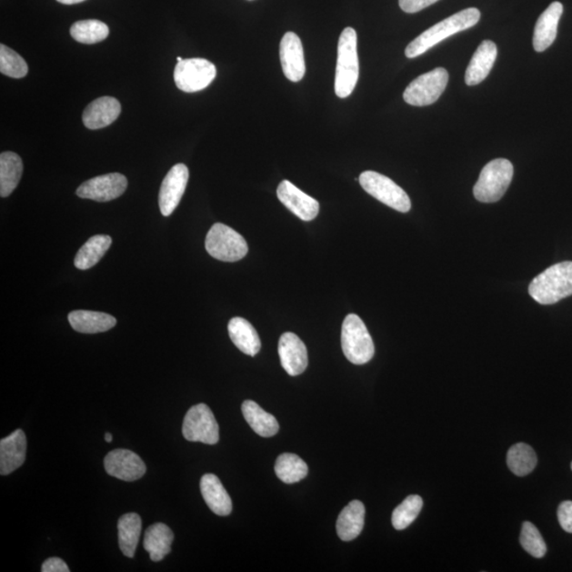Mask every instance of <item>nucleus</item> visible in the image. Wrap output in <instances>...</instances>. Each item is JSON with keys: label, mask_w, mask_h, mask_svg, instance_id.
<instances>
[{"label": "nucleus", "mask_w": 572, "mask_h": 572, "mask_svg": "<svg viewBox=\"0 0 572 572\" xmlns=\"http://www.w3.org/2000/svg\"><path fill=\"white\" fill-rule=\"evenodd\" d=\"M126 188L127 179L125 176L120 173H109V175L96 176L83 183L76 190V196L105 203L124 195Z\"/></svg>", "instance_id": "obj_11"}, {"label": "nucleus", "mask_w": 572, "mask_h": 572, "mask_svg": "<svg viewBox=\"0 0 572 572\" xmlns=\"http://www.w3.org/2000/svg\"><path fill=\"white\" fill-rule=\"evenodd\" d=\"M183 435L191 442L216 445L220 440L218 424L207 405L197 404L188 410L183 423Z\"/></svg>", "instance_id": "obj_10"}, {"label": "nucleus", "mask_w": 572, "mask_h": 572, "mask_svg": "<svg viewBox=\"0 0 572 572\" xmlns=\"http://www.w3.org/2000/svg\"><path fill=\"white\" fill-rule=\"evenodd\" d=\"M282 70L289 81L299 82L306 75L304 47L297 35L287 32L280 43Z\"/></svg>", "instance_id": "obj_14"}, {"label": "nucleus", "mask_w": 572, "mask_h": 572, "mask_svg": "<svg viewBox=\"0 0 572 572\" xmlns=\"http://www.w3.org/2000/svg\"><path fill=\"white\" fill-rule=\"evenodd\" d=\"M120 114L121 105L117 99L113 96H101L87 105L83 112L82 120L89 130H100L111 125Z\"/></svg>", "instance_id": "obj_17"}, {"label": "nucleus", "mask_w": 572, "mask_h": 572, "mask_svg": "<svg viewBox=\"0 0 572 572\" xmlns=\"http://www.w3.org/2000/svg\"><path fill=\"white\" fill-rule=\"evenodd\" d=\"M497 57V47L492 41H484L474 54L466 73V83L468 86L480 85L490 74Z\"/></svg>", "instance_id": "obj_20"}, {"label": "nucleus", "mask_w": 572, "mask_h": 572, "mask_svg": "<svg viewBox=\"0 0 572 572\" xmlns=\"http://www.w3.org/2000/svg\"><path fill=\"white\" fill-rule=\"evenodd\" d=\"M277 196L279 201L302 221H313L319 214L320 206L316 199L306 195L291 182H282Z\"/></svg>", "instance_id": "obj_15"}, {"label": "nucleus", "mask_w": 572, "mask_h": 572, "mask_svg": "<svg viewBox=\"0 0 572 572\" xmlns=\"http://www.w3.org/2000/svg\"><path fill=\"white\" fill-rule=\"evenodd\" d=\"M43 572H68L67 564L59 557H50L42 567Z\"/></svg>", "instance_id": "obj_38"}, {"label": "nucleus", "mask_w": 572, "mask_h": 572, "mask_svg": "<svg viewBox=\"0 0 572 572\" xmlns=\"http://www.w3.org/2000/svg\"><path fill=\"white\" fill-rule=\"evenodd\" d=\"M105 467L109 477L124 481L138 480L146 472L144 460L136 453L122 448L106 455Z\"/></svg>", "instance_id": "obj_13"}, {"label": "nucleus", "mask_w": 572, "mask_h": 572, "mask_svg": "<svg viewBox=\"0 0 572 572\" xmlns=\"http://www.w3.org/2000/svg\"><path fill=\"white\" fill-rule=\"evenodd\" d=\"M437 2L439 0H398L401 9L406 13L420 12Z\"/></svg>", "instance_id": "obj_37"}, {"label": "nucleus", "mask_w": 572, "mask_h": 572, "mask_svg": "<svg viewBox=\"0 0 572 572\" xmlns=\"http://www.w3.org/2000/svg\"><path fill=\"white\" fill-rule=\"evenodd\" d=\"M189 181L187 166L177 164L172 166L164 178L159 191V208L164 216H170L177 208Z\"/></svg>", "instance_id": "obj_12"}, {"label": "nucleus", "mask_w": 572, "mask_h": 572, "mask_svg": "<svg viewBox=\"0 0 572 572\" xmlns=\"http://www.w3.org/2000/svg\"><path fill=\"white\" fill-rule=\"evenodd\" d=\"M563 15V5L552 3L538 17L533 35V47L537 53H543L556 41L558 23Z\"/></svg>", "instance_id": "obj_19"}, {"label": "nucleus", "mask_w": 572, "mask_h": 572, "mask_svg": "<svg viewBox=\"0 0 572 572\" xmlns=\"http://www.w3.org/2000/svg\"><path fill=\"white\" fill-rule=\"evenodd\" d=\"M205 246L211 256L223 262L240 261L248 253L246 239L235 229L221 223L211 227L206 236Z\"/></svg>", "instance_id": "obj_6"}, {"label": "nucleus", "mask_w": 572, "mask_h": 572, "mask_svg": "<svg viewBox=\"0 0 572 572\" xmlns=\"http://www.w3.org/2000/svg\"><path fill=\"white\" fill-rule=\"evenodd\" d=\"M56 2H59L60 4H63V5H75V4H81L83 2H85V0H56Z\"/></svg>", "instance_id": "obj_39"}, {"label": "nucleus", "mask_w": 572, "mask_h": 572, "mask_svg": "<svg viewBox=\"0 0 572 572\" xmlns=\"http://www.w3.org/2000/svg\"><path fill=\"white\" fill-rule=\"evenodd\" d=\"M529 294L539 305H555L572 295V262L557 263L532 280Z\"/></svg>", "instance_id": "obj_2"}, {"label": "nucleus", "mask_w": 572, "mask_h": 572, "mask_svg": "<svg viewBox=\"0 0 572 572\" xmlns=\"http://www.w3.org/2000/svg\"><path fill=\"white\" fill-rule=\"evenodd\" d=\"M201 492L205 503L216 516L227 517L233 511V501L216 475H204L201 479Z\"/></svg>", "instance_id": "obj_21"}, {"label": "nucleus", "mask_w": 572, "mask_h": 572, "mask_svg": "<svg viewBox=\"0 0 572 572\" xmlns=\"http://www.w3.org/2000/svg\"><path fill=\"white\" fill-rule=\"evenodd\" d=\"M27 453V438L22 429L0 441V474L6 477L22 467Z\"/></svg>", "instance_id": "obj_18"}, {"label": "nucleus", "mask_w": 572, "mask_h": 572, "mask_svg": "<svg viewBox=\"0 0 572 572\" xmlns=\"http://www.w3.org/2000/svg\"><path fill=\"white\" fill-rule=\"evenodd\" d=\"M141 517L136 513H127L118 520L119 546L127 557H134L139 543L141 528H143Z\"/></svg>", "instance_id": "obj_28"}, {"label": "nucleus", "mask_w": 572, "mask_h": 572, "mask_svg": "<svg viewBox=\"0 0 572 572\" xmlns=\"http://www.w3.org/2000/svg\"><path fill=\"white\" fill-rule=\"evenodd\" d=\"M342 346L345 356L355 365L367 364L375 356L374 340L356 314H349L344 320Z\"/></svg>", "instance_id": "obj_5"}, {"label": "nucleus", "mask_w": 572, "mask_h": 572, "mask_svg": "<svg viewBox=\"0 0 572 572\" xmlns=\"http://www.w3.org/2000/svg\"><path fill=\"white\" fill-rule=\"evenodd\" d=\"M279 356L282 367L289 376L304 374L308 358L306 346L302 340L291 332H286L279 340Z\"/></svg>", "instance_id": "obj_16"}, {"label": "nucleus", "mask_w": 572, "mask_h": 572, "mask_svg": "<svg viewBox=\"0 0 572 572\" xmlns=\"http://www.w3.org/2000/svg\"><path fill=\"white\" fill-rule=\"evenodd\" d=\"M365 506L362 501L352 500L340 512L336 530L340 539L344 542H350L361 535L365 525Z\"/></svg>", "instance_id": "obj_22"}, {"label": "nucleus", "mask_w": 572, "mask_h": 572, "mask_svg": "<svg viewBox=\"0 0 572 572\" xmlns=\"http://www.w3.org/2000/svg\"><path fill=\"white\" fill-rule=\"evenodd\" d=\"M112 237L105 235L94 236L83 246L75 258V266L86 271L94 267L112 246Z\"/></svg>", "instance_id": "obj_29"}, {"label": "nucleus", "mask_w": 572, "mask_h": 572, "mask_svg": "<svg viewBox=\"0 0 572 572\" xmlns=\"http://www.w3.org/2000/svg\"><path fill=\"white\" fill-rule=\"evenodd\" d=\"M557 518L563 530L572 533V501H563L557 509Z\"/></svg>", "instance_id": "obj_36"}, {"label": "nucleus", "mask_w": 572, "mask_h": 572, "mask_svg": "<svg viewBox=\"0 0 572 572\" xmlns=\"http://www.w3.org/2000/svg\"><path fill=\"white\" fill-rule=\"evenodd\" d=\"M68 320L75 331L85 334L106 332L117 324L112 315L83 310L70 312Z\"/></svg>", "instance_id": "obj_24"}, {"label": "nucleus", "mask_w": 572, "mask_h": 572, "mask_svg": "<svg viewBox=\"0 0 572 572\" xmlns=\"http://www.w3.org/2000/svg\"><path fill=\"white\" fill-rule=\"evenodd\" d=\"M275 472L285 484H296L306 477L308 467L304 460L295 454H282L276 461Z\"/></svg>", "instance_id": "obj_31"}, {"label": "nucleus", "mask_w": 572, "mask_h": 572, "mask_svg": "<svg viewBox=\"0 0 572 572\" xmlns=\"http://www.w3.org/2000/svg\"><path fill=\"white\" fill-rule=\"evenodd\" d=\"M105 441L108 443H111L113 441V435L106 433L105 436Z\"/></svg>", "instance_id": "obj_40"}, {"label": "nucleus", "mask_w": 572, "mask_h": 572, "mask_svg": "<svg viewBox=\"0 0 572 572\" xmlns=\"http://www.w3.org/2000/svg\"><path fill=\"white\" fill-rule=\"evenodd\" d=\"M74 40L81 44L93 45L106 40L109 35L108 25L96 19H86L75 23L70 28Z\"/></svg>", "instance_id": "obj_32"}, {"label": "nucleus", "mask_w": 572, "mask_h": 572, "mask_svg": "<svg viewBox=\"0 0 572 572\" xmlns=\"http://www.w3.org/2000/svg\"><path fill=\"white\" fill-rule=\"evenodd\" d=\"M448 78L447 69L441 67L420 75L405 89L404 101L413 106L434 105L446 91Z\"/></svg>", "instance_id": "obj_8"}, {"label": "nucleus", "mask_w": 572, "mask_h": 572, "mask_svg": "<svg viewBox=\"0 0 572 572\" xmlns=\"http://www.w3.org/2000/svg\"><path fill=\"white\" fill-rule=\"evenodd\" d=\"M363 189L388 207L406 214L411 208L410 198L400 186L375 171L363 172L358 178Z\"/></svg>", "instance_id": "obj_7"}, {"label": "nucleus", "mask_w": 572, "mask_h": 572, "mask_svg": "<svg viewBox=\"0 0 572 572\" xmlns=\"http://www.w3.org/2000/svg\"><path fill=\"white\" fill-rule=\"evenodd\" d=\"M242 413L248 426L261 437H273L279 432V423L276 417L266 413L258 404L247 400L242 404Z\"/></svg>", "instance_id": "obj_26"}, {"label": "nucleus", "mask_w": 572, "mask_h": 572, "mask_svg": "<svg viewBox=\"0 0 572 572\" xmlns=\"http://www.w3.org/2000/svg\"><path fill=\"white\" fill-rule=\"evenodd\" d=\"M479 19L480 11L477 8H468L456 13V15L436 24L432 28L424 31L421 35L415 38L405 50V55L408 59H415L416 56L426 54L437 44L445 41L446 38L474 27Z\"/></svg>", "instance_id": "obj_1"}, {"label": "nucleus", "mask_w": 572, "mask_h": 572, "mask_svg": "<svg viewBox=\"0 0 572 572\" xmlns=\"http://www.w3.org/2000/svg\"><path fill=\"white\" fill-rule=\"evenodd\" d=\"M507 465L517 477H526L533 472L537 465V454L526 443H517L507 454Z\"/></svg>", "instance_id": "obj_30"}, {"label": "nucleus", "mask_w": 572, "mask_h": 572, "mask_svg": "<svg viewBox=\"0 0 572 572\" xmlns=\"http://www.w3.org/2000/svg\"><path fill=\"white\" fill-rule=\"evenodd\" d=\"M513 173V165L509 160L504 158L492 160L482 169L473 190L474 196L481 203L498 202L509 188Z\"/></svg>", "instance_id": "obj_4"}, {"label": "nucleus", "mask_w": 572, "mask_h": 572, "mask_svg": "<svg viewBox=\"0 0 572 572\" xmlns=\"http://www.w3.org/2000/svg\"><path fill=\"white\" fill-rule=\"evenodd\" d=\"M230 339L244 355L255 356L261 350V340L252 324L246 319L235 317L229 321Z\"/></svg>", "instance_id": "obj_23"}, {"label": "nucleus", "mask_w": 572, "mask_h": 572, "mask_svg": "<svg viewBox=\"0 0 572 572\" xmlns=\"http://www.w3.org/2000/svg\"><path fill=\"white\" fill-rule=\"evenodd\" d=\"M216 76L215 64L201 57L177 62L175 69L176 85L185 93L203 91L214 82Z\"/></svg>", "instance_id": "obj_9"}, {"label": "nucleus", "mask_w": 572, "mask_h": 572, "mask_svg": "<svg viewBox=\"0 0 572 572\" xmlns=\"http://www.w3.org/2000/svg\"><path fill=\"white\" fill-rule=\"evenodd\" d=\"M359 62L357 35L353 28H346L339 36L336 75V94L338 98L349 96L357 85Z\"/></svg>", "instance_id": "obj_3"}, {"label": "nucleus", "mask_w": 572, "mask_h": 572, "mask_svg": "<svg viewBox=\"0 0 572 572\" xmlns=\"http://www.w3.org/2000/svg\"><path fill=\"white\" fill-rule=\"evenodd\" d=\"M175 541V533L168 526L158 523L146 529L144 547L149 552L153 562H160L171 552V546Z\"/></svg>", "instance_id": "obj_25"}, {"label": "nucleus", "mask_w": 572, "mask_h": 572, "mask_svg": "<svg viewBox=\"0 0 572 572\" xmlns=\"http://www.w3.org/2000/svg\"><path fill=\"white\" fill-rule=\"evenodd\" d=\"M22 158L15 152H3L0 156V196L8 197L21 182Z\"/></svg>", "instance_id": "obj_27"}, {"label": "nucleus", "mask_w": 572, "mask_h": 572, "mask_svg": "<svg viewBox=\"0 0 572 572\" xmlns=\"http://www.w3.org/2000/svg\"><path fill=\"white\" fill-rule=\"evenodd\" d=\"M571 470H572V464H571Z\"/></svg>", "instance_id": "obj_42"}, {"label": "nucleus", "mask_w": 572, "mask_h": 572, "mask_svg": "<svg viewBox=\"0 0 572 572\" xmlns=\"http://www.w3.org/2000/svg\"><path fill=\"white\" fill-rule=\"evenodd\" d=\"M423 507V499L419 495H410L406 499L403 501L400 506H397L392 513V525L395 529L404 530L415 522Z\"/></svg>", "instance_id": "obj_33"}, {"label": "nucleus", "mask_w": 572, "mask_h": 572, "mask_svg": "<svg viewBox=\"0 0 572 572\" xmlns=\"http://www.w3.org/2000/svg\"><path fill=\"white\" fill-rule=\"evenodd\" d=\"M28 64L5 45H0V73L13 79H22L28 74Z\"/></svg>", "instance_id": "obj_34"}, {"label": "nucleus", "mask_w": 572, "mask_h": 572, "mask_svg": "<svg viewBox=\"0 0 572 572\" xmlns=\"http://www.w3.org/2000/svg\"><path fill=\"white\" fill-rule=\"evenodd\" d=\"M182 61H183V57L178 56V57H177V62H182Z\"/></svg>", "instance_id": "obj_41"}, {"label": "nucleus", "mask_w": 572, "mask_h": 572, "mask_svg": "<svg viewBox=\"0 0 572 572\" xmlns=\"http://www.w3.org/2000/svg\"><path fill=\"white\" fill-rule=\"evenodd\" d=\"M520 544L525 551L533 557L542 558L547 552V546L544 542L541 533L537 527L529 522L523 524L522 533H520Z\"/></svg>", "instance_id": "obj_35"}]
</instances>
